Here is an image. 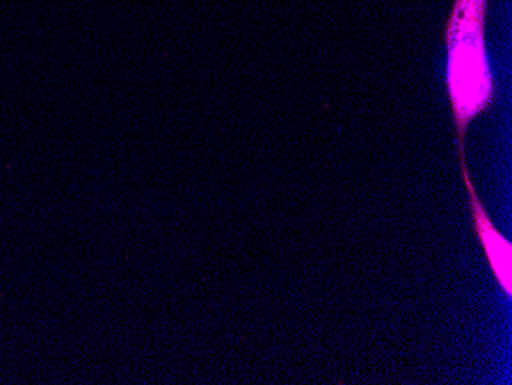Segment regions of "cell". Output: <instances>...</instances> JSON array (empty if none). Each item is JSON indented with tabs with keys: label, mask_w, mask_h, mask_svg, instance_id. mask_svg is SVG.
I'll use <instances>...</instances> for the list:
<instances>
[{
	"label": "cell",
	"mask_w": 512,
	"mask_h": 385,
	"mask_svg": "<svg viewBox=\"0 0 512 385\" xmlns=\"http://www.w3.org/2000/svg\"><path fill=\"white\" fill-rule=\"evenodd\" d=\"M470 198L471 214H473L474 231L482 244L488 263L493 270L494 277L499 281L500 287L506 297L512 295V246L494 226L485 206L480 201L476 191L468 192Z\"/></svg>",
	"instance_id": "2"
},
{
	"label": "cell",
	"mask_w": 512,
	"mask_h": 385,
	"mask_svg": "<svg viewBox=\"0 0 512 385\" xmlns=\"http://www.w3.org/2000/svg\"><path fill=\"white\" fill-rule=\"evenodd\" d=\"M488 0H454L445 25L447 86L457 129L460 171L470 178L465 137L471 122L493 105L494 79L486 54Z\"/></svg>",
	"instance_id": "1"
}]
</instances>
